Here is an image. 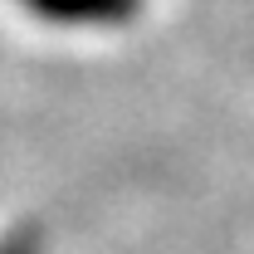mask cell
Returning a JSON list of instances; mask_svg holds the SVG:
<instances>
[{"label": "cell", "mask_w": 254, "mask_h": 254, "mask_svg": "<svg viewBox=\"0 0 254 254\" xmlns=\"http://www.w3.org/2000/svg\"><path fill=\"white\" fill-rule=\"evenodd\" d=\"M0 254H25V245H5V250H0Z\"/></svg>", "instance_id": "obj_2"}, {"label": "cell", "mask_w": 254, "mask_h": 254, "mask_svg": "<svg viewBox=\"0 0 254 254\" xmlns=\"http://www.w3.org/2000/svg\"><path fill=\"white\" fill-rule=\"evenodd\" d=\"M20 5L54 25H118L137 10V0H20Z\"/></svg>", "instance_id": "obj_1"}]
</instances>
